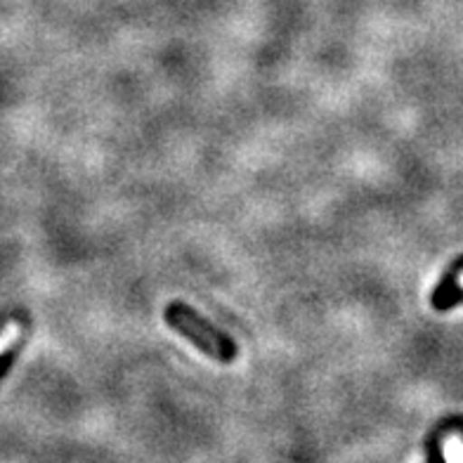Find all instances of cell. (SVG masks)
<instances>
[{
	"label": "cell",
	"mask_w": 463,
	"mask_h": 463,
	"mask_svg": "<svg viewBox=\"0 0 463 463\" xmlns=\"http://www.w3.org/2000/svg\"><path fill=\"white\" fill-rule=\"evenodd\" d=\"M165 324L175 329L177 334L187 338L189 343H194L203 354L213 357L215 362H232L237 357V345L230 335H225L220 329H215L213 324H208L206 319L199 317V312H194L184 303H171L165 307Z\"/></svg>",
	"instance_id": "1"
},
{
	"label": "cell",
	"mask_w": 463,
	"mask_h": 463,
	"mask_svg": "<svg viewBox=\"0 0 463 463\" xmlns=\"http://www.w3.org/2000/svg\"><path fill=\"white\" fill-rule=\"evenodd\" d=\"M19 335V326L17 324H7L5 329H0V354L5 353L7 347L13 345L14 341H17Z\"/></svg>",
	"instance_id": "2"
}]
</instances>
